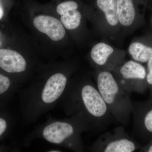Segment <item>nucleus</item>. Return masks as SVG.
<instances>
[{"label": "nucleus", "mask_w": 152, "mask_h": 152, "mask_svg": "<svg viewBox=\"0 0 152 152\" xmlns=\"http://www.w3.org/2000/svg\"><path fill=\"white\" fill-rule=\"evenodd\" d=\"M97 88L115 120L123 126L129 124L132 103L127 92L117 82L111 72L96 70Z\"/></svg>", "instance_id": "obj_1"}, {"label": "nucleus", "mask_w": 152, "mask_h": 152, "mask_svg": "<svg viewBox=\"0 0 152 152\" xmlns=\"http://www.w3.org/2000/svg\"><path fill=\"white\" fill-rule=\"evenodd\" d=\"M96 7L92 14L96 30L102 37L115 38L121 31L118 0H96Z\"/></svg>", "instance_id": "obj_2"}, {"label": "nucleus", "mask_w": 152, "mask_h": 152, "mask_svg": "<svg viewBox=\"0 0 152 152\" xmlns=\"http://www.w3.org/2000/svg\"><path fill=\"white\" fill-rule=\"evenodd\" d=\"M91 148L95 152H133L137 147L122 126L101 135Z\"/></svg>", "instance_id": "obj_3"}, {"label": "nucleus", "mask_w": 152, "mask_h": 152, "mask_svg": "<svg viewBox=\"0 0 152 152\" xmlns=\"http://www.w3.org/2000/svg\"><path fill=\"white\" fill-rule=\"evenodd\" d=\"M112 72L119 84L129 93L138 91L140 82L146 80L145 68L134 60L124 61Z\"/></svg>", "instance_id": "obj_4"}, {"label": "nucleus", "mask_w": 152, "mask_h": 152, "mask_svg": "<svg viewBox=\"0 0 152 152\" xmlns=\"http://www.w3.org/2000/svg\"><path fill=\"white\" fill-rule=\"evenodd\" d=\"M90 56L96 70L112 72L124 61L125 52L105 42L95 44Z\"/></svg>", "instance_id": "obj_5"}, {"label": "nucleus", "mask_w": 152, "mask_h": 152, "mask_svg": "<svg viewBox=\"0 0 152 152\" xmlns=\"http://www.w3.org/2000/svg\"><path fill=\"white\" fill-rule=\"evenodd\" d=\"M34 24L38 31L46 34L52 40H61L65 35V30L62 23L53 17L38 16L34 19Z\"/></svg>", "instance_id": "obj_6"}, {"label": "nucleus", "mask_w": 152, "mask_h": 152, "mask_svg": "<svg viewBox=\"0 0 152 152\" xmlns=\"http://www.w3.org/2000/svg\"><path fill=\"white\" fill-rule=\"evenodd\" d=\"M78 8V4L74 1H65L57 6V12L61 16L62 24L67 29H76L80 25L82 17Z\"/></svg>", "instance_id": "obj_7"}, {"label": "nucleus", "mask_w": 152, "mask_h": 152, "mask_svg": "<svg viewBox=\"0 0 152 152\" xmlns=\"http://www.w3.org/2000/svg\"><path fill=\"white\" fill-rule=\"evenodd\" d=\"M75 133V128L71 124L57 122L46 127L44 129L43 134L48 141L58 144L72 137Z\"/></svg>", "instance_id": "obj_8"}, {"label": "nucleus", "mask_w": 152, "mask_h": 152, "mask_svg": "<svg viewBox=\"0 0 152 152\" xmlns=\"http://www.w3.org/2000/svg\"><path fill=\"white\" fill-rule=\"evenodd\" d=\"M67 79L62 74L58 73L51 76L44 87L42 99L46 103H51L56 100L65 88Z\"/></svg>", "instance_id": "obj_9"}, {"label": "nucleus", "mask_w": 152, "mask_h": 152, "mask_svg": "<svg viewBox=\"0 0 152 152\" xmlns=\"http://www.w3.org/2000/svg\"><path fill=\"white\" fill-rule=\"evenodd\" d=\"M0 67L9 73L20 72L26 70V63L24 58L18 52L1 49Z\"/></svg>", "instance_id": "obj_10"}, {"label": "nucleus", "mask_w": 152, "mask_h": 152, "mask_svg": "<svg viewBox=\"0 0 152 152\" xmlns=\"http://www.w3.org/2000/svg\"><path fill=\"white\" fill-rule=\"evenodd\" d=\"M128 52L134 61L140 63H147L152 57V45L136 40L130 44Z\"/></svg>", "instance_id": "obj_11"}, {"label": "nucleus", "mask_w": 152, "mask_h": 152, "mask_svg": "<svg viewBox=\"0 0 152 152\" xmlns=\"http://www.w3.org/2000/svg\"><path fill=\"white\" fill-rule=\"evenodd\" d=\"M142 126L146 132L152 134V108L146 112L142 119Z\"/></svg>", "instance_id": "obj_12"}, {"label": "nucleus", "mask_w": 152, "mask_h": 152, "mask_svg": "<svg viewBox=\"0 0 152 152\" xmlns=\"http://www.w3.org/2000/svg\"><path fill=\"white\" fill-rule=\"evenodd\" d=\"M10 80L7 77L0 74V94L5 92L10 86Z\"/></svg>", "instance_id": "obj_13"}, {"label": "nucleus", "mask_w": 152, "mask_h": 152, "mask_svg": "<svg viewBox=\"0 0 152 152\" xmlns=\"http://www.w3.org/2000/svg\"><path fill=\"white\" fill-rule=\"evenodd\" d=\"M147 68L146 81L149 85L152 86V57L147 62Z\"/></svg>", "instance_id": "obj_14"}, {"label": "nucleus", "mask_w": 152, "mask_h": 152, "mask_svg": "<svg viewBox=\"0 0 152 152\" xmlns=\"http://www.w3.org/2000/svg\"><path fill=\"white\" fill-rule=\"evenodd\" d=\"M7 123L4 120L0 118V136L7 129Z\"/></svg>", "instance_id": "obj_15"}, {"label": "nucleus", "mask_w": 152, "mask_h": 152, "mask_svg": "<svg viewBox=\"0 0 152 152\" xmlns=\"http://www.w3.org/2000/svg\"><path fill=\"white\" fill-rule=\"evenodd\" d=\"M3 15H4V10H3L2 7L0 3V20L2 18Z\"/></svg>", "instance_id": "obj_16"}, {"label": "nucleus", "mask_w": 152, "mask_h": 152, "mask_svg": "<svg viewBox=\"0 0 152 152\" xmlns=\"http://www.w3.org/2000/svg\"><path fill=\"white\" fill-rule=\"evenodd\" d=\"M147 152H152V144L148 148V150H147Z\"/></svg>", "instance_id": "obj_17"}, {"label": "nucleus", "mask_w": 152, "mask_h": 152, "mask_svg": "<svg viewBox=\"0 0 152 152\" xmlns=\"http://www.w3.org/2000/svg\"><path fill=\"white\" fill-rule=\"evenodd\" d=\"M50 152H60V151H50Z\"/></svg>", "instance_id": "obj_18"}]
</instances>
